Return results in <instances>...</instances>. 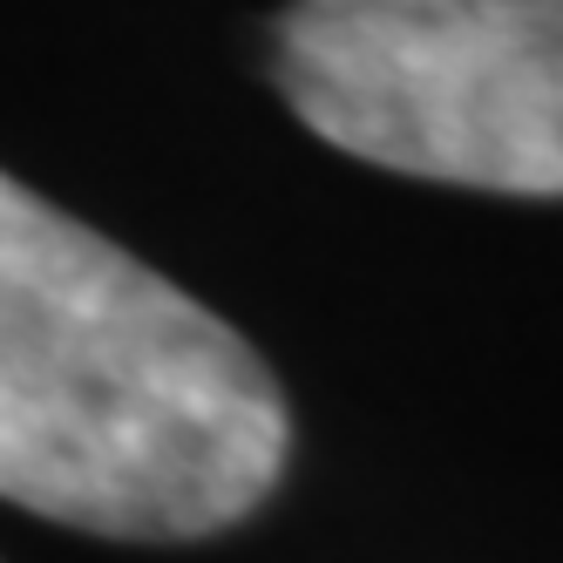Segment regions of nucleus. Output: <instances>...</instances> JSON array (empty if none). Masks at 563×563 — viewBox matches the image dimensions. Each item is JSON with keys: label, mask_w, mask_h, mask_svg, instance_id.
Instances as JSON below:
<instances>
[{"label": "nucleus", "mask_w": 563, "mask_h": 563, "mask_svg": "<svg viewBox=\"0 0 563 563\" xmlns=\"http://www.w3.org/2000/svg\"><path fill=\"white\" fill-rule=\"evenodd\" d=\"M272 75L360 164L563 197V0H292Z\"/></svg>", "instance_id": "2"}, {"label": "nucleus", "mask_w": 563, "mask_h": 563, "mask_svg": "<svg viewBox=\"0 0 563 563\" xmlns=\"http://www.w3.org/2000/svg\"><path fill=\"white\" fill-rule=\"evenodd\" d=\"M292 449L252 340L0 170V503L123 543L245 522Z\"/></svg>", "instance_id": "1"}]
</instances>
